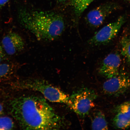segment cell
I'll use <instances>...</instances> for the list:
<instances>
[{
	"label": "cell",
	"instance_id": "obj_1",
	"mask_svg": "<svg viewBox=\"0 0 130 130\" xmlns=\"http://www.w3.org/2000/svg\"><path fill=\"white\" fill-rule=\"evenodd\" d=\"M10 106L11 115L22 129H60L69 125L41 97L21 96L12 100Z\"/></svg>",
	"mask_w": 130,
	"mask_h": 130
},
{
	"label": "cell",
	"instance_id": "obj_2",
	"mask_svg": "<svg viewBox=\"0 0 130 130\" xmlns=\"http://www.w3.org/2000/svg\"><path fill=\"white\" fill-rule=\"evenodd\" d=\"M19 23L39 41L51 42L60 37L66 23L62 14L50 11L22 9L18 14Z\"/></svg>",
	"mask_w": 130,
	"mask_h": 130
},
{
	"label": "cell",
	"instance_id": "obj_3",
	"mask_svg": "<svg viewBox=\"0 0 130 130\" xmlns=\"http://www.w3.org/2000/svg\"><path fill=\"white\" fill-rule=\"evenodd\" d=\"M14 87L21 89H28L40 92L50 101L66 104L70 103L69 96L58 88L46 80L37 78L22 79L16 82Z\"/></svg>",
	"mask_w": 130,
	"mask_h": 130
},
{
	"label": "cell",
	"instance_id": "obj_4",
	"mask_svg": "<svg viewBox=\"0 0 130 130\" xmlns=\"http://www.w3.org/2000/svg\"><path fill=\"white\" fill-rule=\"evenodd\" d=\"M97 96L96 92L93 89L82 88L70 96L69 106L77 115L84 118L89 114L95 106V101Z\"/></svg>",
	"mask_w": 130,
	"mask_h": 130
},
{
	"label": "cell",
	"instance_id": "obj_5",
	"mask_svg": "<svg viewBox=\"0 0 130 130\" xmlns=\"http://www.w3.org/2000/svg\"><path fill=\"white\" fill-rule=\"evenodd\" d=\"M126 21L125 16H121L114 22L102 27L89 40V44L97 46L109 43L118 35Z\"/></svg>",
	"mask_w": 130,
	"mask_h": 130
},
{
	"label": "cell",
	"instance_id": "obj_6",
	"mask_svg": "<svg viewBox=\"0 0 130 130\" xmlns=\"http://www.w3.org/2000/svg\"><path fill=\"white\" fill-rule=\"evenodd\" d=\"M102 89L105 94L111 96H118L126 93L130 90V75L120 71L105 81Z\"/></svg>",
	"mask_w": 130,
	"mask_h": 130
},
{
	"label": "cell",
	"instance_id": "obj_7",
	"mask_svg": "<svg viewBox=\"0 0 130 130\" xmlns=\"http://www.w3.org/2000/svg\"><path fill=\"white\" fill-rule=\"evenodd\" d=\"M120 8L119 5L115 2L104 3L90 11L86 16V22L90 26L97 28L103 23L107 17Z\"/></svg>",
	"mask_w": 130,
	"mask_h": 130
},
{
	"label": "cell",
	"instance_id": "obj_8",
	"mask_svg": "<svg viewBox=\"0 0 130 130\" xmlns=\"http://www.w3.org/2000/svg\"><path fill=\"white\" fill-rule=\"evenodd\" d=\"M121 61V57L118 54H110L102 61L99 68V73L107 79L112 77L120 72Z\"/></svg>",
	"mask_w": 130,
	"mask_h": 130
},
{
	"label": "cell",
	"instance_id": "obj_9",
	"mask_svg": "<svg viewBox=\"0 0 130 130\" xmlns=\"http://www.w3.org/2000/svg\"><path fill=\"white\" fill-rule=\"evenodd\" d=\"M2 43L5 51L9 55H15L23 51L25 45L22 37L14 32L6 35L3 38Z\"/></svg>",
	"mask_w": 130,
	"mask_h": 130
},
{
	"label": "cell",
	"instance_id": "obj_10",
	"mask_svg": "<svg viewBox=\"0 0 130 130\" xmlns=\"http://www.w3.org/2000/svg\"><path fill=\"white\" fill-rule=\"evenodd\" d=\"M94 0H71L70 5L74 11V20L76 23L78 22L81 16Z\"/></svg>",
	"mask_w": 130,
	"mask_h": 130
},
{
	"label": "cell",
	"instance_id": "obj_11",
	"mask_svg": "<svg viewBox=\"0 0 130 130\" xmlns=\"http://www.w3.org/2000/svg\"><path fill=\"white\" fill-rule=\"evenodd\" d=\"M92 113L91 118L92 129L108 130V123L103 112L100 110H96Z\"/></svg>",
	"mask_w": 130,
	"mask_h": 130
},
{
	"label": "cell",
	"instance_id": "obj_12",
	"mask_svg": "<svg viewBox=\"0 0 130 130\" xmlns=\"http://www.w3.org/2000/svg\"><path fill=\"white\" fill-rule=\"evenodd\" d=\"M116 113L113 120V124L115 128L126 129L130 127V118L124 114L118 112Z\"/></svg>",
	"mask_w": 130,
	"mask_h": 130
},
{
	"label": "cell",
	"instance_id": "obj_13",
	"mask_svg": "<svg viewBox=\"0 0 130 130\" xmlns=\"http://www.w3.org/2000/svg\"><path fill=\"white\" fill-rule=\"evenodd\" d=\"M121 53L127 62L130 65V36L126 35L122 38L121 41Z\"/></svg>",
	"mask_w": 130,
	"mask_h": 130
},
{
	"label": "cell",
	"instance_id": "obj_14",
	"mask_svg": "<svg viewBox=\"0 0 130 130\" xmlns=\"http://www.w3.org/2000/svg\"><path fill=\"white\" fill-rule=\"evenodd\" d=\"M15 68L14 65L10 63L0 64V79H5L12 74Z\"/></svg>",
	"mask_w": 130,
	"mask_h": 130
},
{
	"label": "cell",
	"instance_id": "obj_15",
	"mask_svg": "<svg viewBox=\"0 0 130 130\" xmlns=\"http://www.w3.org/2000/svg\"><path fill=\"white\" fill-rule=\"evenodd\" d=\"M14 127L13 121L8 117H0V130H11Z\"/></svg>",
	"mask_w": 130,
	"mask_h": 130
},
{
	"label": "cell",
	"instance_id": "obj_16",
	"mask_svg": "<svg viewBox=\"0 0 130 130\" xmlns=\"http://www.w3.org/2000/svg\"><path fill=\"white\" fill-rule=\"evenodd\" d=\"M113 111L115 113L118 112L123 113L130 118V101L117 106Z\"/></svg>",
	"mask_w": 130,
	"mask_h": 130
},
{
	"label": "cell",
	"instance_id": "obj_17",
	"mask_svg": "<svg viewBox=\"0 0 130 130\" xmlns=\"http://www.w3.org/2000/svg\"><path fill=\"white\" fill-rule=\"evenodd\" d=\"M4 54L3 52L2 47L0 45V64L4 58Z\"/></svg>",
	"mask_w": 130,
	"mask_h": 130
},
{
	"label": "cell",
	"instance_id": "obj_18",
	"mask_svg": "<svg viewBox=\"0 0 130 130\" xmlns=\"http://www.w3.org/2000/svg\"><path fill=\"white\" fill-rule=\"evenodd\" d=\"M9 1V0H0V8L4 6Z\"/></svg>",
	"mask_w": 130,
	"mask_h": 130
},
{
	"label": "cell",
	"instance_id": "obj_19",
	"mask_svg": "<svg viewBox=\"0 0 130 130\" xmlns=\"http://www.w3.org/2000/svg\"><path fill=\"white\" fill-rule=\"evenodd\" d=\"M4 112V108L2 105L0 103V115H2Z\"/></svg>",
	"mask_w": 130,
	"mask_h": 130
},
{
	"label": "cell",
	"instance_id": "obj_20",
	"mask_svg": "<svg viewBox=\"0 0 130 130\" xmlns=\"http://www.w3.org/2000/svg\"><path fill=\"white\" fill-rule=\"evenodd\" d=\"M69 0H57L58 3H63L66 2Z\"/></svg>",
	"mask_w": 130,
	"mask_h": 130
},
{
	"label": "cell",
	"instance_id": "obj_21",
	"mask_svg": "<svg viewBox=\"0 0 130 130\" xmlns=\"http://www.w3.org/2000/svg\"><path fill=\"white\" fill-rule=\"evenodd\" d=\"M124 1L127 2H130V0H124Z\"/></svg>",
	"mask_w": 130,
	"mask_h": 130
}]
</instances>
